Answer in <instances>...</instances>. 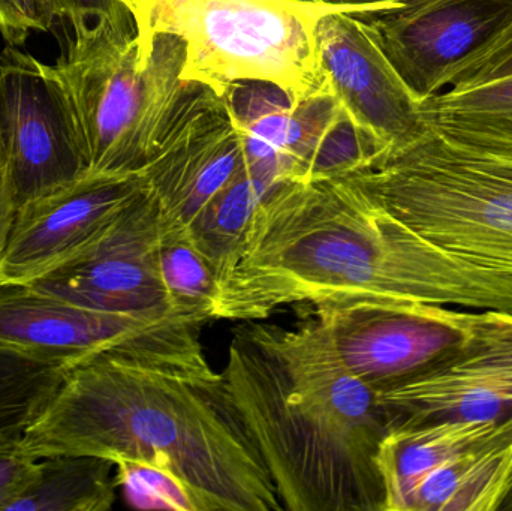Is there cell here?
<instances>
[{
	"instance_id": "cell-1",
	"label": "cell",
	"mask_w": 512,
	"mask_h": 511,
	"mask_svg": "<svg viewBox=\"0 0 512 511\" xmlns=\"http://www.w3.org/2000/svg\"><path fill=\"white\" fill-rule=\"evenodd\" d=\"M354 299L512 314V276L439 248L343 177L286 179L256 210L242 257L222 281L216 320Z\"/></svg>"
},
{
	"instance_id": "cell-2",
	"label": "cell",
	"mask_w": 512,
	"mask_h": 511,
	"mask_svg": "<svg viewBox=\"0 0 512 511\" xmlns=\"http://www.w3.org/2000/svg\"><path fill=\"white\" fill-rule=\"evenodd\" d=\"M17 450L170 468L206 511H282L267 467L218 372L162 369L102 353L69 366Z\"/></svg>"
},
{
	"instance_id": "cell-3",
	"label": "cell",
	"mask_w": 512,
	"mask_h": 511,
	"mask_svg": "<svg viewBox=\"0 0 512 511\" xmlns=\"http://www.w3.org/2000/svg\"><path fill=\"white\" fill-rule=\"evenodd\" d=\"M222 377L283 510L385 511L378 456L387 414L315 317L245 321Z\"/></svg>"
},
{
	"instance_id": "cell-4",
	"label": "cell",
	"mask_w": 512,
	"mask_h": 511,
	"mask_svg": "<svg viewBox=\"0 0 512 511\" xmlns=\"http://www.w3.org/2000/svg\"><path fill=\"white\" fill-rule=\"evenodd\" d=\"M74 33L48 68L68 96L87 173H141L191 83L186 42L162 32L140 38L137 27L107 20Z\"/></svg>"
},
{
	"instance_id": "cell-5",
	"label": "cell",
	"mask_w": 512,
	"mask_h": 511,
	"mask_svg": "<svg viewBox=\"0 0 512 511\" xmlns=\"http://www.w3.org/2000/svg\"><path fill=\"white\" fill-rule=\"evenodd\" d=\"M140 38L171 33L186 42L183 80L224 95L234 81L276 84L295 104L328 87L316 26L333 12L372 14V5L324 0H126Z\"/></svg>"
},
{
	"instance_id": "cell-6",
	"label": "cell",
	"mask_w": 512,
	"mask_h": 511,
	"mask_svg": "<svg viewBox=\"0 0 512 511\" xmlns=\"http://www.w3.org/2000/svg\"><path fill=\"white\" fill-rule=\"evenodd\" d=\"M439 248L512 276V155L457 146L427 131L342 176Z\"/></svg>"
},
{
	"instance_id": "cell-7",
	"label": "cell",
	"mask_w": 512,
	"mask_h": 511,
	"mask_svg": "<svg viewBox=\"0 0 512 511\" xmlns=\"http://www.w3.org/2000/svg\"><path fill=\"white\" fill-rule=\"evenodd\" d=\"M204 326L171 312L96 311L32 285H0V347L63 365L116 353L141 365L212 374Z\"/></svg>"
},
{
	"instance_id": "cell-8",
	"label": "cell",
	"mask_w": 512,
	"mask_h": 511,
	"mask_svg": "<svg viewBox=\"0 0 512 511\" xmlns=\"http://www.w3.org/2000/svg\"><path fill=\"white\" fill-rule=\"evenodd\" d=\"M487 315L415 300L354 299L315 306L313 317L343 365L378 392L456 353Z\"/></svg>"
},
{
	"instance_id": "cell-9",
	"label": "cell",
	"mask_w": 512,
	"mask_h": 511,
	"mask_svg": "<svg viewBox=\"0 0 512 511\" xmlns=\"http://www.w3.org/2000/svg\"><path fill=\"white\" fill-rule=\"evenodd\" d=\"M0 140L17 209L87 173L68 96L47 63L0 53Z\"/></svg>"
},
{
	"instance_id": "cell-10",
	"label": "cell",
	"mask_w": 512,
	"mask_h": 511,
	"mask_svg": "<svg viewBox=\"0 0 512 511\" xmlns=\"http://www.w3.org/2000/svg\"><path fill=\"white\" fill-rule=\"evenodd\" d=\"M246 164L245 138L225 96L191 81L140 174L162 218L189 227Z\"/></svg>"
},
{
	"instance_id": "cell-11",
	"label": "cell",
	"mask_w": 512,
	"mask_h": 511,
	"mask_svg": "<svg viewBox=\"0 0 512 511\" xmlns=\"http://www.w3.org/2000/svg\"><path fill=\"white\" fill-rule=\"evenodd\" d=\"M390 429L441 422L502 423L512 417V314L489 311L456 353L376 392Z\"/></svg>"
},
{
	"instance_id": "cell-12",
	"label": "cell",
	"mask_w": 512,
	"mask_h": 511,
	"mask_svg": "<svg viewBox=\"0 0 512 511\" xmlns=\"http://www.w3.org/2000/svg\"><path fill=\"white\" fill-rule=\"evenodd\" d=\"M161 227V209L147 186L95 242L30 285L96 311L171 312L159 273Z\"/></svg>"
},
{
	"instance_id": "cell-13",
	"label": "cell",
	"mask_w": 512,
	"mask_h": 511,
	"mask_svg": "<svg viewBox=\"0 0 512 511\" xmlns=\"http://www.w3.org/2000/svg\"><path fill=\"white\" fill-rule=\"evenodd\" d=\"M147 189L140 173H86L24 203L0 260V285H30L95 242Z\"/></svg>"
},
{
	"instance_id": "cell-14",
	"label": "cell",
	"mask_w": 512,
	"mask_h": 511,
	"mask_svg": "<svg viewBox=\"0 0 512 511\" xmlns=\"http://www.w3.org/2000/svg\"><path fill=\"white\" fill-rule=\"evenodd\" d=\"M369 24L406 86L420 101L447 86L454 69L512 23V0H417L358 15Z\"/></svg>"
},
{
	"instance_id": "cell-15",
	"label": "cell",
	"mask_w": 512,
	"mask_h": 511,
	"mask_svg": "<svg viewBox=\"0 0 512 511\" xmlns=\"http://www.w3.org/2000/svg\"><path fill=\"white\" fill-rule=\"evenodd\" d=\"M316 41L334 95L379 144L382 158L426 134L420 99L397 74L366 21L349 12L324 15Z\"/></svg>"
},
{
	"instance_id": "cell-16",
	"label": "cell",
	"mask_w": 512,
	"mask_h": 511,
	"mask_svg": "<svg viewBox=\"0 0 512 511\" xmlns=\"http://www.w3.org/2000/svg\"><path fill=\"white\" fill-rule=\"evenodd\" d=\"M512 476V417L424 477L405 511H498Z\"/></svg>"
},
{
	"instance_id": "cell-17",
	"label": "cell",
	"mask_w": 512,
	"mask_h": 511,
	"mask_svg": "<svg viewBox=\"0 0 512 511\" xmlns=\"http://www.w3.org/2000/svg\"><path fill=\"white\" fill-rule=\"evenodd\" d=\"M502 423L441 422L390 429L378 456L387 498L385 511H405L412 491L424 477L495 434Z\"/></svg>"
},
{
	"instance_id": "cell-18",
	"label": "cell",
	"mask_w": 512,
	"mask_h": 511,
	"mask_svg": "<svg viewBox=\"0 0 512 511\" xmlns=\"http://www.w3.org/2000/svg\"><path fill=\"white\" fill-rule=\"evenodd\" d=\"M289 179L282 162H248L189 224L197 248L218 270L222 281L233 272L242 257L256 210L268 192Z\"/></svg>"
},
{
	"instance_id": "cell-19",
	"label": "cell",
	"mask_w": 512,
	"mask_h": 511,
	"mask_svg": "<svg viewBox=\"0 0 512 511\" xmlns=\"http://www.w3.org/2000/svg\"><path fill=\"white\" fill-rule=\"evenodd\" d=\"M427 131L469 149L512 155V75L421 101Z\"/></svg>"
},
{
	"instance_id": "cell-20",
	"label": "cell",
	"mask_w": 512,
	"mask_h": 511,
	"mask_svg": "<svg viewBox=\"0 0 512 511\" xmlns=\"http://www.w3.org/2000/svg\"><path fill=\"white\" fill-rule=\"evenodd\" d=\"M224 96L245 138L248 162H282L292 179L303 123L291 96L276 84L255 80L228 84Z\"/></svg>"
},
{
	"instance_id": "cell-21",
	"label": "cell",
	"mask_w": 512,
	"mask_h": 511,
	"mask_svg": "<svg viewBox=\"0 0 512 511\" xmlns=\"http://www.w3.org/2000/svg\"><path fill=\"white\" fill-rule=\"evenodd\" d=\"M114 464L95 456L39 459L35 482L8 511H108L116 503Z\"/></svg>"
},
{
	"instance_id": "cell-22",
	"label": "cell",
	"mask_w": 512,
	"mask_h": 511,
	"mask_svg": "<svg viewBox=\"0 0 512 511\" xmlns=\"http://www.w3.org/2000/svg\"><path fill=\"white\" fill-rule=\"evenodd\" d=\"M158 264L171 312L206 324L216 320L222 279L188 228L162 218Z\"/></svg>"
},
{
	"instance_id": "cell-23",
	"label": "cell",
	"mask_w": 512,
	"mask_h": 511,
	"mask_svg": "<svg viewBox=\"0 0 512 511\" xmlns=\"http://www.w3.org/2000/svg\"><path fill=\"white\" fill-rule=\"evenodd\" d=\"M68 368L0 347V449L20 443L59 389Z\"/></svg>"
},
{
	"instance_id": "cell-24",
	"label": "cell",
	"mask_w": 512,
	"mask_h": 511,
	"mask_svg": "<svg viewBox=\"0 0 512 511\" xmlns=\"http://www.w3.org/2000/svg\"><path fill=\"white\" fill-rule=\"evenodd\" d=\"M117 488L137 510L206 511L194 489L170 468L143 461L114 464Z\"/></svg>"
},
{
	"instance_id": "cell-25",
	"label": "cell",
	"mask_w": 512,
	"mask_h": 511,
	"mask_svg": "<svg viewBox=\"0 0 512 511\" xmlns=\"http://www.w3.org/2000/svg\"><path fill=\"white\" fill-rule=\"evenodd\" d=\"M68 18L65 0H0V35L11 47L23 45L32 32H47Z\"/></svg>"
},
{
	"instance_id": "cell-26",
	"label": "cell",
	"mask_w": 512,
	"mask_h": 511,
	"mask_svg": "<svg viewBox=\"0 0 512 511\" xmlns=\"http://www.w3.org/2000/svg\"><path fill=\"white\" fill-rule=\"evenodd\" d=\"M512 75V23L489 45L463 60L448 80L450 90H463Z\"/></svg>"
},
{
	"instance_id": "cell-27",
	"label": "cell",
	"mask_w": 512,
	"mask_h": 511,
	"mask_svg": "<svg viewBox=\"0 0 512 511\" xmlns=\"http://www.w3.org/2000/svg\"><path fill=\"white\" fill-rule=\"evenodd\" d=\"M38 459L18 452L17 446L0 449V511L8 507L35 482Z\"/></svg>"
},
{
	"instance_id": "cell-28",
	"label": "cell",
	"mask_w": 512,
	"mask_h": 511,
	"mask_svg": "<svg viewBox=\"0 0 512 511\" xmlns=\"http://www.w3.org/2000/svg\"><path fill=\"white\" fill-rule=\"evenodd\" d=\"M68 20L74 29L90 26L101 20L135 26L126 0H65Z\"/></svg>"
},
{
	"instance_id": "cell-29",
	"label": "cell",
	"mask_w": 512,
	"mask_h": 511,
	"mask_svg": "<svg viewBox=\"0 0 512 511\" xmlns=\"http://www.w3.org/2000/svg\"><path fill=\"white\" fill-rule=\"evenodd\" d=\"M15 213H17V204H15L11 179H9L5 149H3L2 140H0V260H2L6 245H8Z\"/></svg>"
},
{
	"instance_id": "cell-30",
	"label": "cell",
	"mask_w": 512,
	"mask_h": 511,
	"mask_svg": "<svg viewBox=\"0 0 512 511\" xmlns=\"http://www.w3.org/2000/svg\"><path fill=\"white\" fill-rule=\"evenodd\" d=\"M330 3H345V5H372L382 11H391V9L402 8L409 3L417 0H328Z\"/></svg>"
},
{
	"instance_id": "cell-31",
	"label": "cell",
	"mask_w": 512,
	"mask_h": 511,
	"mask_svg": "<svg viewBox=\"0 0 512 511\" xmlns=\"http://www.w3.org/2000/svg\"><path fill=\"white\" fill-rule=\"evenodd\" d=\"M498 511H512V476L510 485H508L507 494H505L504 500L499 504Z\"/></svg>"
},
{
	"instance_id": "cell-32",
	"label": "cell",
	"mask_w": 512,
	"mask_h": 511,
	"mask_svg": "<svg viewBox=\"0 0 512 511\" xmlns=\"http://www.w3.org/2000/svg\"><path fill=\"white\" fill-rule=\"evenodd\" d=\"M324 2H328V0H324Z\"/></svg>"
}]
</instances>
